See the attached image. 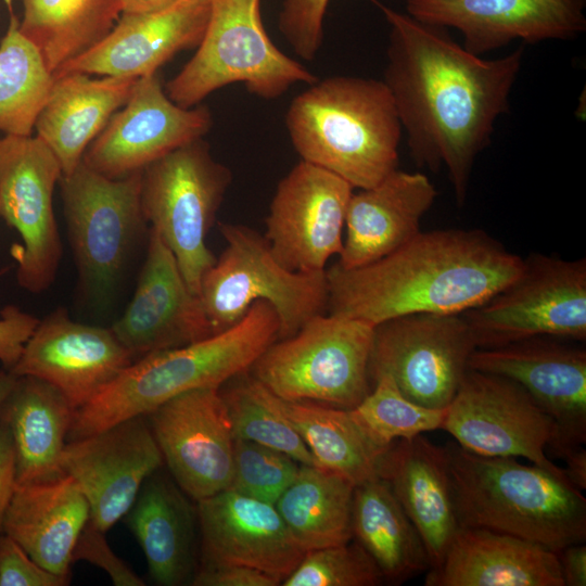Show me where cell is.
Listing matches in <instances>:
<instances>
[{
    "instance_id": "obj_1",
    "label": "cell",
    "mask_w": 586,
    "mask_h": 586,
    "mask_svg": "<svg viewBox=\"0 0 586 586\" xmlns=\"http://www.w3.org/2000/svg\"><path fill=\"white\" fill-rule=\"evenodd\" d=\"M390 25L384 84L394 100L416 165L447 170L462 206L473 165L509 109L524 49L485 59L446 28L423 23L380 0H367Z\"/></svg>"
},
{
    "instance_id": "obj_2",
    "label": "cell",
    "mask_w": 586,
    "mask_h": 586,
    "mask_svg": "<svg viewBox=\"0 0 586 586\" xmlns=\"http://www.w3.org/2000/svg\"><path fill=\"white\" fill-rule=\"evenodd\" d=\"M523 264L484 230L420 231L371 264L327 268V309L372 326L412 314H462L510 283Z\"/></svg>"
},
{
    "instance_id": "obj_3",
    "label": "cell",
    "mask_w": 586,
    "mask_h": 586,
    "mask_svg": "<svg viewBox=\"0 0 586 586\" xmlns=\"http://www.w3.org/2000/svg\"><path fill=\"white\" fill-rule=\"evenodd\" d=\"M279 318L267 302L254 303L234 326L198 342L132 361L94 398L75 410L68 437L80 438L123 420L145 416L191 390L220 388L249 371L279 339Z\"/></svg>"
},
{
    "instance_id": "obj_4",
    "label": "cell",
    "mask_w": 586,
    "mask_h": 586,
    "mask_svg": "<svg viewBox=\"0 0 586 586\" xmlns=\"http://www.w3.org/2000/svg\"><path fill=\"white\" fill-rule=\"evenodd\" d=\"M443 449L459 526L513 535L556 553L586 540V499L568 479L456 442Z\"/></svg>"
},
{
    "instance_id": "obj_5",
    "label": "cell",
    "mask_w": 586,
    "mask_h": 586,
    "mask_svg": "<svg viewBox=\"0 0 586 586\" xmlns=\"http://www.w3.org/2000/svg\"><path fill=\"white\" fill-rule=\"evenodd\" d=\"M285 125L302 161L353 188L375 186L397 168L403 128L383 80L332 76L290 103Z\"/></svg>"
},
{
    "instance_id": "obj_6",
    "label": "cell",
    "mask_w": 586,
    "mask_h": 586,
    "mask_svg": "<svg viewBox=\"0 0 586 586\" xmlns=\"http://www.w3.org/2000/svg\"><path fill=\"white\" fill-rule=\"evenodd\" d=\"M318 78L271 41L262 20L260 0H212L211 15L194 55L165 86L182 107L199 105L231 84L264 100Z\"/></svg>"
},
{
    "instance_id": "obj_7",
    "label": "cell",
    "mask_w": 586,
    "mask_h": 586,
    "mask_svg": "<svg viewBox=\"0 0 586 586\" xmlns=\"http://www.w3.org/2000/svg\"><path fill=\"white\" fill-rule=\"evenodd\" d=\"M373 332L367 321L318 314L271 343L251 367L252 375L284 400L353 409L372 388Z\"/></svg>"
},
{
    "instance_id": "obj_8",
    "label": "cell",
    "mask_w": 586,
    "mask_h": 586,
    "mask_svg": "<svg viewBox=\"0 0 586 586\" xmlns=\"http://www.w3.org/2000/svg\"><path fill=\"white\" fill-rule=\"evenodd\" d=\"M226 247L201 279L199 296L213 334L238 323L256 302H267L279 339L296 333L328 305L326 270L295 272L273 256L264 235L241 224L221 222Z\"/></svg>"
},
{
    "instance_id": "obj_9",
    "label": "cell",
    "mask_w": 586,
    "mask_h": 586,
    "mask_svg": "<svg viewBox=\"0 0 586 586\" xmlns=\"http://www.w3.org/2000/svg\"><path fill=\"white\" fill-rule=\"evenodd\" d=\"M232 181L203 139L189 142L141 173V208L173 252L189 288L199 295L205 271L216 258L206 244L209 229Z\"/></svg>"
},
{
    "instance_id": "obj_10",
    "label": "cell",
    "mask_w": 586,
    "mask_h": 586,
    "mask_svg": "<svg viewBox=\"0 0 586 586\" xmlns=\"http://www.w3.org/2000/svg\"><path fill=\"white\" fill-rule=\"evenodd\" d=\"M461 315L476 348L537 336L585 341L586 259L531 254L510 283Z\"/></svg>"
},
{
    "instance_id": "obj_11",
    "label": "cell",
    "mask_w": 586,
    "mask_h": 586,
    "mask_svg": "<svg viewBox=\"0 0 586 586\" xmlns=\"http://www.w3.org/2000/svg\"><path fill=\"white\" fill-rule=\"evenodd\" d=\"M141 173L113 179L81 161L59 181L80 283L86 296L98 305L111 297L135 237L145 224Z\"/></svg>"
},
{
    "instance_id": "obj_12",
    "label": "cell",
    "mask_w": 586,
    "mask_h": 586,
    "mask_svg": "<svg viewBox=\"0 0 586 586\" xmlns=\"http://www.w3.org/2000/svg\"><path fill=\"white\" fill-rule=\"evenodd\" d=\"M476 348L461 314H412L374 326L371 382L393 378L410 400L435 409L454 398Z\"/></svg>"
},
{
    "instance_id": "obj_13",
    "label": "cell",
    "mask_w": 586,
    "mask_h": 586,
    "mask_svg": "<svg viewBox=\"0 0 586 586\" xmlns=\"http://www.w3.org/2000/svg\"><path fill=\"white\" fill-rule=\"evenodd\" d=\"M442 430L471 453L522 457L568 479L546 455L557 438L555 421L521 385L505 377L468 369L447 406Z\"/></svg>"
},
{
    "instance_id": "obj_14",
    "label": "cell",
    "mask_w": 586,
    "mask_h": 586,
    "mask_svg": "<svg viewBox=\"0 0 586 586\" xmlns=\"http://www.w3.org/2000/svg\"><path fill=\"white\" fill-rule=\"evenodd\" d=\"M61 177L58 158L37 136L0 138V218L21 237L16 279L34 294L53 283L62 257L52 202Z\"/></svg>"
},
{
    "instance_id": "obj_15",
    "label": "cell",
    "mask_w": 586,
    "mask_h": 586,
    "mask_svg": "<svg viewBox=\"0 0 586 586\" xmlns=\"http://www.w3.org/2000/svg\"><path fill=\"white\" fill-rule=\"evenodd\" d=\"M353 189L337 175L302 160L280 180L264 237L284 268L320 272L330 257L340 255Z\"/></svg>"
},
{
    "instance_id": "obj_16",
    "label": "cell",
    "mask_w": 586,
    "mask_h": 586,
    "mask_svg": "<svg viewBox=\"0 0 586 586\" xmlns=\"http://www.w3.org/2000/svg\"><path fill=\"white\" fill-rule=\"evenodd\" d=\"M212 126L206 106L176 104L156 73L146 75L137 79L129 99L90 143L82 161L109 178H123L203 138Z\"/></svg>"
},
{
    "instance_id": "obj_17",
    "label": "cell",
    "mask_w": 586,
    "mask_h": 586,
    "mask_svg": "<svg viewBox=\"0 0 586 586\" xmlns=\"http://www.w3.org/2000/svg\"><path fill=\"white\" fill-rule=\"evenodd\" d=\"M562 341L537 336L475 348L468 367L521 385L555 421L550 449L563 459L586 443V352Z\"/></svg>"
},
{
    "instance_id": "obj_18",
    "label": "cell",
    "mask_w": 586,
    "mask_h": 586,
    "mask_svg": "<svg viewBox=\"0 0 586 586\" xmlns=\"http://www.w3.org/2000/svg\"><path fill=\"white\" fill-rule=\"evenodd\" d=\"M145 417L183 493L199 501L229 488L234 435L219 388L181 393Z\"/></svg>"
},
{
    "instance_id": "obj_19",
    "label": "cell",
    "mask_w": 586,
    "mask_h": 586,
    "mask_svg": "<svg viewBox=\"0 0 586 586\" xmlns=\"http://www.w3.org/2000/svg\"><path fill=\"white\" fill-rule=\"evenodd\" d=\"M163 461L146 417L137 416L71 440L60 466L85 495L89 521L105 533L127 514L144 481Z\"/></svg>"
},
{
    "instance_id": "obj_20",
    "label": "cell",
    "mask_w": 586,
    "mask_h": 586,
    "mask_svg": "<svg viewBox=\"0 0 586 586\" xmlns=\"http://www.w3.org/2000/svg\"><path fill=\"white\" fill-rule=\"evenodd\" d=\"M132 361L111 328L74 321L58 307L39 320L10 371L48 382L77 410Z\"/></svg>"
},
{
    "instance_id": "obj_21",
    "label": "cell",
    "mask_w": 586,
    "mask_h": 586,
    "mask_svg": "<svg viewBox=\"0 0 586 586\" xmlns=\"http://www.w3.org/2000/svg\"><path fill=\"white\" fill-rule=\"evenodd\" d=\"M111 329L132 359L213 335L200 296L153 228L132 298Z\"/></svg>"
},
{
    "instance_id": "obj_22",
    "label": "cell",
    "mask_w": 586,
    "mask_h": 586,
    "mask_svg": "<svg viewBox=\"0 0 586 586\" xmlns=\"http://www.w3.org/2000/svg\"><path fill=\"white\" fill-rule=\"evenodd\" d=\"M584 0H406L412 17L455 28L463 47L483 55L513 40H572L586 29Z\"/></svg>"
},
{
    "instance_id": "obj_23",
    "label": "cell",
    "mask_w": 586,
    "mask_h": 586,
    "mask_svg": "<svg viewBox=\"0 0 586 586\" xmlns=\"http://www.w3.org/2000/svg\"><path fill=\"white\" fill-rule=\"evenodd\" d=\"M209 15V0H179L153 13H122L100 42L53 76L81 73L140 78L155 74L178 52L199 46Z\"/></svg>"
},
{
    "instance_id": "obj_24",
    "label": "cell",
    "mask_w": 586,
    "mask_h": 586,
    "mask_svg": "<svg viewBox=\"0 0 586 586\" xmlns=\"http://www.w3.org/2000/svg\"><path fill=\"white\" fill-rule=\"evenodd\" d=\"M196 502L205 564L249 566L282 583L306 552L272 504L229 488Z\"/></svg>"
},
{
    "instance_id": "obj_25",
    "label": "cell",
    "mask_w": 586,
    "mask_h": 586,
    "mask_svg": "<svg viewBox=\"0 0 586 586\" xmlns=\"http://www.w3.org/2000/svg\"><path fill=\"white\" fill-rule=\"evenodd\" d=\"M437 191L422 173L396 168L371 188L353 193L347 206L339 266L371 264L413 239Z\"/></svg>"
},
{
    "instance_id": "obj_26",
    "label": "cell",
    "mask_w": 586,
    "mask_h": 586,
    "mask_svg": "<svg viewBox=\"0 0 586 586\" xmlns=\"http://www.w3.org/2000/svg\"><path fill=\"white\" fill-rule=\"evenodd\" d=\"M378 476L388 484L417 530L430 569L438 566L460 527L443 447L423 434L395 441L380 458Z\"/></svg>"
},
{
    "instance_id": "obj_27",
    "label": "cell",
    "mask_w": 586,
    "mask_h": 586,
    "mask_svg": "<svg viewBox=\"0 0 586 586\" xmlns=\"http://www.w3.org/2000/svg\"><path fill=\"white\" fill-rule=\"evenodd\" d=\"M425 586H564L558 555L505 533L460 526Z\"/></svg>"
},
{
    "instance_id": "obj_28",
    "label": "cell",
    "mask_w": 586,
    "mask_h": 586,
    "mask_svg": "<svg viewBox=\"0 0 586 586\" xmlns=\"http://www.w3.org/2000/svg\"><path fill=\"white\" fill-rule=\"evenodd\" d=\"M90 519L89 504L66 474L16 484L2 533L43 569L68 577L78 537Z\"/></svg>"
},
{
    "instance_id": "obj_29",
    "label": "cell",
    "mask_w": 586,
    "mask_h": 586,
    "mask_svg": "<svg viewBox=\"0 0 586 586\" xmlns=\"http://www.w3.org/2000/svg\"><path fill=\"white\" fill-rule=\"evenodd\" d=\"M53 77L34 129L58 158L62 176H67L82 161L86 150L111 117L127 102L138 78H91L81 73Z\"/></svg>"
},
{
    "instance_id": "obj_30",
    "label": "cell",
    "mask_w": 586,
    "mask_h": 586,
    "mask_svg": "<svg viewBox=\"0 0 586 586\" xmlns=\"http://www.w3.org/2000/svg\"><path fill=\"white\" fill-rule=\"evenodd\" d=\"M75 409L48 382L18 377L0 406V421L10 430L16 464V484L63 474L60 458Z\"/></svg>"
},
{
    "instance_id": "obj_31",
    "label": "cell",
    "mask_w": 586,
    "mask_h": 586,
    "mask_svg": "<svg viewBox=\"0 0 586 586\" xmlns=\"http://www.w3.org/2000/svg\"><path fill=\"white\" fill-rule=\"evenodd\" d=\"M127 513L153 581L163 586L192 582L194 518L180 491L154 472Z\"/></svg>"
},
{
    "instance_id": "obj_32",
    "label": "cell",
    "mask_w": 586,
    "mask_h": 586,
    "mask_svg": "<svg viewBox=\"0 0 586 586\" xmlns=\"http://www.w3.org/2000/svg\"><path fill=\"white\" fill-rule=\"evenodd\" d=\"M351 530L383 578L400 583L430 569L417 530L388 484L379 476L355 485Z\"/></svg>"
},
{
    "instance_id": "obj_33",
    "label": "cell",
    "mask_w": 586,
    "mask_h": 586,
    "mask_svg": "<svg viewBox=\"0 0 586 586\" xmlns=\"http://www.w3.org/2000/svg\"><path fill=\"white\" fill-rule=\"evenodd\" d=\"M355 485L331 470L301 464L275 504L289 532L305 550L348 543Z\"/></svg>"
},
{
    "instance_id": "obj_34",
    "label": "cell",
    "mask_w": 586,
    "mask_h": 586,
    "mask_svg": "<svg viewBox=\"0 0 586 586\" xmlns=\"http://www.w3.org/2000/svg\"><path fill=\"white\" fill-rule=\"evenodd\" d=\"M20 29L54 74L100 42L122 14V0H22Z\"/></svg>"
},
{
    "instance_id": "obj_35",
    "label": "cell",
    "mask_w": 586,
    "mask_h": 586,
    "mask_svg": "<svg viewBox=\"0 0 586 586\" xmlns=\"http://www.w3.org/2000/svg\"><path fill=\"white\" fill-rule=\"evenodd\" d=\"M280 405L317 466L343 475L354 485L378 476L380 458L387 448L370 440L349 409L282 398Z\"/></svg>"
},
{
    "instance_id": "obj_36",
    "label": "cell",
    "mask_w": 586,
    "mask_h": 586,
    "mask_svg": "<svg viewBox=\"0 0 586 586\" xmlns=\"http://www.w3.org/2000/svg\"><path fill=\"white\" fill-rule=\"evenodd\" d=\"M9 26L0 42V132L30 136L53 84L36 46L20 29L11 0Z\"/></svg>"
},
{
    "instance_id": "obj_37",
    "label": "cell",
    "mask_w": 586,
    "mask_h": 586,
    "mask_svg": "<svg viewBox=\"0 0 586 586\" xmlns=\"http://www.w3.org/2000/svg\"><path fill=\"white\" fill-rule=\"evenodd\" d=\"M247 371L220 390L234 438L280 450L301 464L317 466L310 450L283 411L280 398Z\"/></svg>"
},
{
    "instance_id": "obj_38",
    "label": "cell",
    "mask_w": 586,
    "mask_h": 586,
    "mask_svg": "<svg viewBox=\"0 0 586 586\" xmlns=\"http://www.w3.org/2000/svg\"><path fill=\"white\" fill-rule=\"evenodd\" d=\"M349 411L374 444L387 448L395 441L442 429L447 407L421 406L408 399L391 375L382 374L372 382L369 394Z\"/></svg>"
},
{
    "instance_id": "obj_39",
    "label": "cell",
    "mask_w": 586,
    "mask_h": 586,
    "mask_svg": "<svg viewBox=\"0 0 586 586\" xmlns=\"http://www.w3.org/2000/svg\"><path fill=\"white\" fill-rule=\"evenodd\" d=\"M383 581L370 556L357 543L305 552L284 586H374Z\"/></svg>"
},
{
    "instance_id": "obj_40",
    "label": "cell",
    "mask_w": 586,
    "mask_h": 586,
    "mask_svg": "<svg viewBox=\"0 0 586 586\" xmlns=\"http://www.w3.org/2000/svg\"><path fill=\"white\" fill-rule=\"evenodd\" d=\"M300 466L280 450L234 438L229 489L275 505L297 475Z\"/></svg>"
},
{
    "instance_id": "obj_41",
    "label": "cell",
    "mask_w": 586,
    "mask_h": 586,
    "mask_svg": "<svg viewBox=\"0 0 586 586\" xmlns=\"http://www.w3.org/2000/svg\"><path fill=\"white\" fill-rule=\"evenodd\" d=\"M330 0H283L279 30L305 61L318 54L323 40V18Z\"/></svg>"
},
{
    "instance_id": "obj_42",
    "label": "cell",
    "mask_w": 586,
    "mask_h": 586,
    "mask_svg": "<svg viewBox=\"0 0 586 586\" xmlns=\"http://www.w3.org/2000/svg\"><path fill=\"white\" fill-rule=\"evenodd\" d=\"M68 577L37 564L9 535L0 534V586H64Z\"/></svg>"
},
{
    "instance_id": "obj_43",
    "label": "cell",
    "mask_w": 586,
    "mask_h": 586,
    "mask_svg": "<svg viewBox=\"0 0 586 586\" xmlns=\"http://www.w3.org/2000/svg\"><path fill=\"white\" fill-rule=\"evenodd\" d=\"M86 560L104 570L116 586H142L144 582L109 546L104 532L87 522L73 552V563Z\"/></svg>"
},
{
    "instance_id": "obj_44",
    "label": "cell",
    "mask_w": 586,
    "mask_h": 586,
    "mask_svg": "<svg viewBox=\"0 0 586 586\" xmlns=\"http://www.w3.org/2000/svg\"><path fill=\"white\" fill-rule=\"evenodd\" d=\"M38 322V318L14 305L0 310V361L7 370L17 362Z\"/></svg>"
},
{
    "instance_id": "obj_45",
    "label": "cell",
    "mask_w": 586,
    "mask_h": 586,
    "mask_svg": "<svg viewBox=\"0 0 586 586\" xmlns=\"http://www.w3.org/2000/svg\"><path fill=\"white\" fill-rule=\"evenodd\" d=\"M281 582L256 569L235 564H204L194 574L196 586H277Z\"/></svg>"
},
{
    "instance_id": "obj_46",
    "label": "cell",
    "mask_w": 586,
    "mask_h": 586,
    "mask_svg": "<svg viewBox=\"0 0 586 586\" xmlns=\"http://www.w3.org/2000/svg\"><path fill=\"white\" fill-rule=\"evenodd\" d=\"M16 486V464L9 428L0 421V534L5 511Z\"/></svg>"
},
{
    "instance_id": "obj_47",
    "label": "cell",
    "mask_w": 586,
    "mask_h": 586,
    "mask_svg": "<svg viewBox=\"0 0 586 586\" xmlns=\"http://www.w3.org/2000/svg\"><path fill=\"white\" fill-rule=\"evenodd\" d=\"M564 586L586 585V546L572 544L557 553Z\"/></svg>"
},
{
    "instance_id": "obj_48",
    "label": "cell",
    "mask_w": 586,
    "mask_h": 586,
    "mask_svg": "<svg viewBox=\"0 0 586 586\" xmlns=\"http://www.w3.org/2000/svg\"><path fill=\"white\" fill-rule=\"evenodd\" d=\"M565 474L579 491L586 488V450L582 447L563 458Z\"/></svg>"
},
{
    "instance_id": "obj_49",
    "label": "cell",
    "mask_w": 586,
    "mask_h": 586,
    "mask_svg": "<svg viewBox=\"0 0 586 586\" xmlns=\"http://www.w3.org/2000/svg\"><path fill=\"white\" fill-rule=\"evenodd\" d=\"M179 0H122V13L145 14L167 9Z\"/></svg>"
},
{
    "instance_id": "obj_50",
    "label": "cell",
    "mask_w": 586,
    "mask_h": 586,
    "mask_svg": "<svg viewBox=\"0 0 586 586\" xmlns=\"http://www.w3.org/2000/svg\"><path fill=\"white\" fill-rule=\"evenodd\" d=\"M17 378L10 370H0V406L13 390Z\"/></svg>"
},
{
    "instance_id": "obj_51",
    "label": "cell",
    "mask_w": 586,
    "mask_h": 586,
    "mask_svg": "<svg viewBox=\"0 0 586 586\" xmlns=\"http://www.w3.org/2000/svg\"><path fill=\"white\" fill-rule=\"evenodd\" d=\"M209 1H212V0H209Z\"/></svg>"
}]
</instances>
